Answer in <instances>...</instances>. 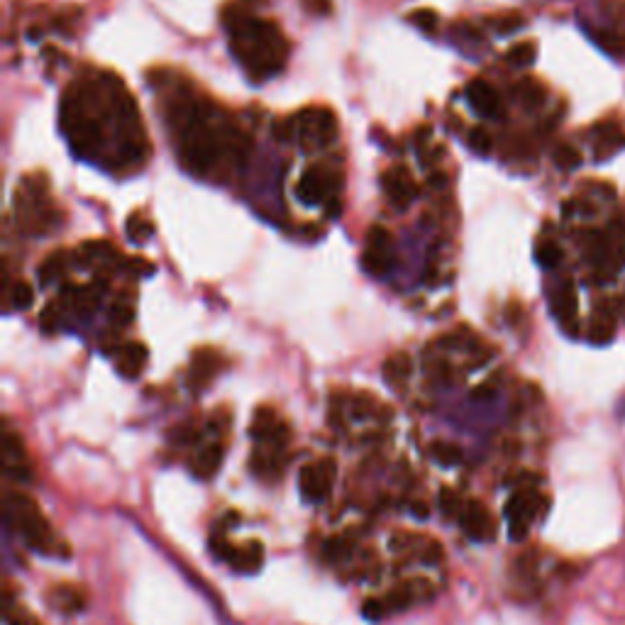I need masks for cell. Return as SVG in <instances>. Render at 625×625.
<instances>
[{
	"instance_id": "obj_1",
	"label": "cell",
	"mask_w": 625,
	"mask_h": 625,
	"mask_svg": "<svg viewBox=\"0 0 625 625\" xmlns=\"http://www.w3.org/2000/svg\"><path fill=\"white\" fill-rule=\"evenodd\" d=\"M223 25L228 28L232 57L247 69L255 81L274 77L284 69L288 59V39L279 28V22L269 18H256L249 0H237L223 5Z\"/></svg>"
},
{
	"instance_id": "obj_2",
	"label": "cell",
	"mask_w": 625,
	"mask_h": 625,
	"mask_svg": "<svg viewBox=\"0 0 625 625\" xmlns=\"http://www.w3.org/2000/svg\"><path fill=\"white\" fill-rule=\"evenodd\" d=\"M3 513H5V523L18 532L29 549L49 555V557H59V555L67 557L69 555L67 545L54 535L52 525L45 518V513L39 511L35 499H29L28 493L5 491V496H3Z\"/></svg>"
},
{
	"instance_id": "obj_3",
	"label": "cell",
	"mask_w": 625,
	"mask_h": 625,
	"mask_svg": "<svg viewBox=\"0 0 625 625\" xmlns=\"http://www.w3.org/2000/svg\"><path fill=\"white\" fill-rule=\"evenodd\" d=\"M548 506L549 499L548 493L538 486V476L535 474H523L515 491H513L511 499L506 501V508H503V515L508 521L511 540H525L532 523L540 521L542 515L548 513Z\"/></svg>"
},
{
	"instance_id": "obj_4",
	"label": "cell",
	"mask_w": 625,
	"mask_h": 625,
	"mask_svg": "<svg viewBox=\"0 0 625 625\" xmlns=\"http://www.w3.org/2000/svg\"><path fill=\"white\" fill-rule=\"evenodd\" d=\"M296 137L311 147H325L337 140V115L330 105H308L294 118Z\"/></svg>"
},
{
	"instance_id": "obj_5",
	"label": "cell",
	"mask_w": 625,
	"mask_h": 625,
	"mask_svg": "<svg viewBox=\"0 0 625 625\" xmlns=\"http://www.w3.org/2000/svg\"><path fill=\"white\" fill-rule=\"evenodd\" d=\"M249 435L259 445L284 450L286 442L291 440V427H288L284 418L276 413L274 408L262 406L255 410L252 426H249Z\"/></svg>"
},
{
	"instance_id": "obj_6",
	"label": "cell",
	"mask_w": 625,
	"mask_h": 625,
	"mask_svg": "<svg viewBox=\"0 0 625 625\" xmlns=\"http://www.w3.org/2000/svg\"><path fill=\"white\" fill-rule=\"evenodd\" d=\"M332 483H335V462L332 459H318L312 465H305L298 474V489L308 503L325 501Z\"/></svg>"
},
{
	"instance_id": "obj_7",
	"label": "cell",
	"mask_w": 625,
	"mask_h": 625,
	"mask_svg": "<svg viewBox=\"0 0 625 625\" xmlns=\"http://www.w3.org/2000/svg\"><path fill=\"white\" fill-rule=\"evenodd\" d=\"M335 183H340V176H335L322 164H312V166H308L304 171V176L298 179L296 196L304 200V203H308V206H318L322 200H330L332 191L337 189Z\"/></svg>"
},
{
	"instance_id": "obj_8",
	"label": "cell",
	"mask_w": 625,
	"mask_h": 625,
	"mask_svg": "<svg viewBox=\"0 0 625 625\" xmlns=\"http://www.w3.org/2000/svg\"><path fill=\"white\" fill-rule=\"evenodd\" d=\"M457 521H459V528H462V532H465L469 540L489 542L496 538V521H493L489 508L482 501H476V499L465 501L462 511L457 515Z\"/></svg>"
},
{
	"instance_id": "obj_9",
	"label": "cell",
	"mask_w": 625,
	"mask_h": 625,
	"mask_svg": "<svg viewBox=\"0 0 625 625\" xmlns=\"http://www.w3.org/2000/svg\"><path fill=\"white\" fill-rule=\"evenodd\" d=\"M223 369H225V357L218 350L199 347V350L193 352V357H191L186 381H189V386L193 391H203Z\"/></svg>"
},
{
	"instance_id": "obj_10",
	"label": "cell",
	"mask_w": 625,
	"mask_h": 625,
	"mask_svg": "<svg viewBox=\"0 0 625 625\" xmlns=\"http://www.w3.org/2000/svg\"><path fill=\"white\" fill-rule=\"evenodd\" d=\"M577 304V286H574V281H572L569 276L559 279V284L555 286V291H552V312L557 315L562 328H564V332H569V335H577L579 332Z\"/></svg>"
},
{
	"instance_id": "obj_11",
	"label": "cell",
	"mask_w": 625,
	"mask_h": 625,
	"mask_svg": "<svg viewBox=\"0 0 625 625\" xmlns=\"http://www.w3.org/2000/svg\"><path fill=\"white\" fill-rule=\"evenodd\" d=\"M3 472L8 474L12 482H32V467H29L25 445L12 430H5V435H3Z\"/></svg>"
},
{
	"instance_id": "obj_12",
	"label": "cell",
	"mask_w": 625,
	"mask_h": 625,
	"mask_svg": "<svg viewBox=\"0 0 625 625\" xmlns=\"http://www.w3.org/2000/svg\"><path fill=\"white\" fill-rule=\"evenodd\" d=\"M467 98L474 110L483 118H503L501 95L486 78H472L467 85Z\"/></svg>"
},
{
	"instance_id": "obj_13",
	"label": "cell",
	"mask_w": 625,
	"mask_h": 625,
	"mask_svg": "<svg viewBox=\"0 0 625 625\" xmlns=\"http://www.w3.org/2000/svg\"><path fill=\"white\" fill-rule=\"evenodd\" d=\"M381 183H384V191L389 193V199L394 200V206L398 210L406 208L408 203L418 196L416 179L410 176V171L406 166H394V169L386 171L381 176Z\"/></svg>"
},
{
	"instance_id": "obj_14",
	"label": "cell",
	"mask_w": 625,
	"mask_h": 625,
	"mask_svg": "<svg viewBox=\"0 0 625 625\" xmlns=\"http://www.w3.org/2000/svg\"><path fill=\"white\" fill-rule=\"evenodd\" d=\"M150 361V350L147 345L140 340L125 342L120 352H118V371L123 374L125 379H137Z\"/></svg>"
},
{
	"instance_id": "obj_15",
	"label": "cell",
	"mask_w": 625,
	"mask_h": 625,
	"mask_svg": "<svg viewBox=\"0 0 625 625\" xmlns=\"http://www.w3.org/2000/svg\"><path fill=\"white\" fill-rule=\"evenodd\" d=\"M228 564L239 574H256L259 569L264 567V545L259 540H247L242 545H235Z\"/></svg>"
},
{
	"instance_id": "obj_16",
	"label": "cell",
	"mask_w": 625,
	"mask_h": 625,
	"mask_svg": "<svg viewBox=\"0 0 625 625\" xmlns=\"http://www.w3.org/2000/svg\"><path fill=\"white\" fill-rule=\"evenodd\" d=\"M223 457H225V447H223V442H208V445H203L196 452V455L191 457V474L196 476V479H213L215 474H218L220 465H223Z\"/></svg>"
},
{
	"instance_id": "obj_17",
	"label": "cell",
	"mask_w": 625,
	"mask_h": 625,
	"mask_svg": "<svg viewBox=\"0 0 625 625\" xmlns=\"http://www.w3.org/2000/svg\"><path fill=\"white\" fill-rule=\"evenodd\" d=\"M249 467H252V474H256L259 479L274 482V479H279V476L284 474V450L262 445V450H256L255 455H252V459H249Z\"/></svg>"
},
{
	"instance_id": "obj_18",
	"label": "cell",
	"mask_w": 625,
	"mask_h": 625,
	"mask_svg": "<svg viewBox=\"0 0 625 625\" xmlns=\"http://www.w3.org/2000/svg\"><path fill=\"white\" fill-rule=\"evenodd\" d=\"M616 335V312L611 311L608 301H601V305L594 308V318L588 322L587 337L594 345H608Z\"/></svg>"
},
{
	"instance_id": "obj_19",
	"label": "cell",
	"mask_w": 625,
	"mask_h": 625,
	"mask_svg": "<svg viewBox=\"0 0 625 625\" xmlns=\"http://www.w3.org/2000/svg\"><path fill=\"white\" fill-rule=\"evenodd\" d=\"M49 606L54 611H61V613H77V611H84L85 608V597L84 591L78 587H71V584H61V587H54L49 591Z\"/></svg>"
},
{
	"instance_id": "obj_20",
	"label": "cell",
	"mask_w": 625,
	"mask_h": 625,
	"mask_svg": "<svg viewBox=\"0 0 625 625\" xmlns=\"http://www.w3.org/2000/svg\"><path fill=\"white\" fill-rule=\"evenodd\" d=\"M347 406H350L352 418H379V420H386L389 416H394V410L381 406L379 398L369 396V394H354V396L347 398Z\"/></svg>"
},
{
	"instance_id": "obj_21",
	"label": "cell",
	"mask_w": 625,
	"mask_h": 625,
	"mask_svg": "<svg viewBox=\"0 0 625 625\" xmlns=\"http://www.w3.org/2000/svg\"><path fill=\"white\" fill-rule=\"evenodd\" d=\"M384 379L394 386H403V381L413 374V360L408 352H394L389 360L384 361Z\"/></svg>"
},
{
	"instance_id": "obj_22",
	"label": "cell",
	"mask_w": 625,
	"mask_h": 625,
	"mask_svg": "<svg viewBox=\"0 0 625 625\" xmlns=\"http://www.w3.org/2000/svg\"><path fill=\"white\" fill-rule=\"evenodd\" d=\"M67 262H69V255L64 252V249H54V252H49L45 259H42V264L37 266V276L42 284H52V281H57L59 276L67 272Z\"/></svg>"
},
{
	"instance_id": "obj_23",
	"label": "cell",
	"mask_w": 625,
	"mask_h": 625,
	"mask_svg": "<svg viewBox=\"0 0 625 625\" xmlns=\"http://www.w3.org/2000/svg\"><path fill=\"white\" fill-rule=\"evenodd\" d=\"M115 249L108 239H88L84 245L77 247L74 252V262L81 266H88L95 259H105V256H113Z\"/></svg>"
},
{
	"instance_id": "obj_24",
	"label": "cell",
	"mask_w": 625,
	"mask_h": 625,
	"mask_svg": "<svg viewBox=\"0 0 625 625\" xmlns=\"http://www.w3.org/2000/svg\"><path fill=\"white\" fill-rule=\"evenodd\" d=\"M515 95H518V101H521L525 110H538L545 103V98H548L545 88L538 81H532V78L521 81V84L515 85Z\"/></svg>"
},
{
	"instance_id": "obj_25",
	"label": "cell",
	"mask_w": 625,
	"mask_h": 625,
	"mask_svg": "<svg viewBox=\"0 0 625 625\" xmlns=\"http://www.w3.org/2000/svg\"><path fill=\"white\" fill-rule=\"evenodd\" d=\"M430 455H433V459H435L437 465L442 467H457L462 465V459H465L462 450H459L455 442H447V440H435V442L430 445Z\"/></svg>"
},
{
	"instance_id": "obj_26",
	"label": "cell",
	"mask_w": 625,
	"mask_h": 625,
	"mask_svg": "<svg viewBox=\"0 0 625 625\" xmlns=\"http://www.w3.org/2000/svg\"><path fill=\"white\" fill-rule=\"evenodd\" d=\"M125 232H127V237L133 239L134 245H142V242H147V239L154 235L152 220L147 218L144 213H140V210H137V213H133V215L127 218Z\"/></svg>"
},
{
	"instance_id": "obj_27",
	"label": "cell",
	"mask_w": 625,
	"mask_h": 625,
	"mask_svg": "<svg viewBox=\"0 0 625 625\" xmlns=\"http://www.w3.org/2000/svg\"><path fill=\"white\" fill-rule=\"evenodd\" d=\"M538 57V49H535V42H518L508 49L506 54V61L511 64L513 69H528Z\"/></svg>"
},
{
	"instance_id": "obj_28",
	"label": "cell",
	"mask_w": 625,
	"mask_h": 625,
	"mask_svg": "<svg viewBox=\"0 0 625 625\" xmlns=\"http://www.w3.org/2000/svg\"><path fill=\"white\" fill-rule=\"evenodd\" d=\"M361 264L364 269L374 276H384L389 274L391 266H394V259H391L389 252H379V249H367L361 255Z\"/></svg>"
},
{
	"instance_id": "obj_29",
	"label": "cell",
	"mask_w": 625,
	"mask_h": 625,
	"mask_svg": "<svg viewBox=\"0 0 625 625\" xmlns=\"http://www.w3.org/2000/svg\"><path fill=\"white\" fill-rule=\"evenodd\" d=\"M486 22L499 35H511V32H515V29H521L525 25V18H523L521 12H501V15H491Z\"/></svg>"
},
{
	"instance_id": "obj_30",
	"label": "cell",
	"mask_w": 625,
	"mask_h": 625,
	"mask_svg": "<svg viewBox=\"0 0 625 625\" xmlns=\"http://www.w3.org/2000/svg\"><path fill=\"white\" fill-rule=\"evenodd\" d=\"M552 159H555V164H557L559 169L564 171H574L581 166V152H579L577 147H572V144H557Z\"/></svg>"
},
{
	"instance_id": "obj_31",
	"label": "cell",
	"mask_w": 625,
	"mask_h": 625,
	"mask_svg": "<svg viewBox=\"0 0 625 625\" xmlns=\"http://www.w3.org/2000/svg\"><path fill=\"white\" fill-rule=\"evenodd\" d=\"M10 304L20 308V311H28L29 305L35 304V288H32V284L20 279V281L10 286Z\"/></svg>"
},
{
	"instance_id": "obj_32",
	"label": "cell",
	"mask_w": 625,
	"mask_h": 625,
	"mask_svg": "<svg viewBox=\"0 0 625 625\" xmlns=\"http://www.w3.org/2000/svg\"><path fill=\"white\" fill-rule=\"evenodd\" d=\"M437 503H440V511H442V515H447V518H457L459 511H462V506H465L462 496H459L455 489H450V486H445V489L440 491Z\"/></svg>"
},
{
	"instance_id": "obj_33",
	"label": "cell",
	"mask_w": 625,
	"mask_h": 625,
	"mask_svg": "<svg viewBox=\"0 0 625 625\" xmlns=\"http://www.w3.org/2000/svg\"><path fill=\"white\" fill-rule=\"evenodd\" d=\"M108 321H110V325H113L115 330L130 328L134 321V308L130 304H125V301H118V304L110 308V312H108Z\"/></svg>"
},
{
	"instance_id": "obj_34",
	"label": "cell",
	"mask_w": 625,
	"mask_h": 625,
	"mask_svg": "<svg viewBox=\"0 0 625 625\" xmlns=\"http://www.w3.org/2000/svg\"><path fill=\"white\" fill-rule=\"evenodd\" d=\"M408 20H410L418 29H423V32H435L440 15H437L433 8H418L408 15Z\"/></svg>"
},
{
	"instance_id": "obj_35",
	"label": "cell",
	"mask_w": 625,
	"mask_h": 625,
	"mask_svg": "<svg viewBox=\"0 0 625 625\" xmlns=\"http://www.w3.org/2000/svg\"><path fill=\"white\" fill-rule=\"evenodd\" d=\"M391 242H394V237H391V232L384 228V225H371V228L367 230V249L389 252Z\"/></svg>"
},
{
	"instance_id": "obj_36",
	"label": "cell",
	"mask_w": 625,
	"mask_h": 625,
	"mask_svg": "<svg viewBox=\"0 0 625 625\" xmlns=\"http://www.w3.org/2000/svg\"><path fill=\"white\" fill-rule=\"evenodd\" d=\"M535 256H538V262H540L545 269H555V266L562 262V249H559V245H555V242H540L538 245V249H535Z\"/></svg>"
},
{
	"instance_id": "obj_37",
	"label": "cell",
	"mask_w": 625,
	"mask_h": 625,
	"mask_svg": "<svg viewBox=\"0 0 625 625\" xmlns=\"http://www.w3.org/2000/svg\"><path fill=\"white\" fill-rule=\"evenodd\" d=\"M467 142H469V147H472L476 154H489L493 147V137L489 134V130L474 127L472 133H469V137H467Z\"/></svg>"
},
{
	"instance_id": "obj_38",
	"label": "cell",
	"mask_w": 625,
	"mask_h": 625,
	"mask_svg": "<svg viewBox=\"0 0 625 625\" xmlns=\"http://www.w3.org/2000/svg\"><path fill=\"white\" fill-rule=\"evenodd\" d=\"M127 264H125V269L130 272L133 276H150L154 274V264L150 262V259H144V256H130V259H125Z\"/></svg>"
},
{
	"instance_id": "obj_39",
	"label": "cell",
	"mask_w": 625,
	"mask_h": 625,
	"mask_svg": "<svg viewBox=\"0 0 625 625\" xmlns=\"http://www.w3.org/2000/svg\"><path fill=\"white\" fill-rule=\"evenodd\" d=\"M352 542L347 538H332V540L325 542V555L330 559H342L350 555Z\"/></svg>"
},
{
	"instance_id": "obj_40",
	"label": "cell",
	"mask_w": 625,
	"mask_h": 625,
	"mask_svg": "<svg viewBox=\"0 0 625 625\" xmlns=\"http://www.w3.org/2000/svg\"><path fill=\"white\" fill-rule=\"evenodd\" d=\"M361 613H364L367 621H381L389 611L384 606V598H367L364 606H361Z\"/></svg>"
},
{
	"instance_id": "obj_41",
	"label": "cell",
	"mask_w": 625,
	"mask_h": 625,
	"mask_svg": "<svg viewBox=\"0 0 625 625\" xmlns=\"http://www.w3.org/2000/svg\"><path fill=\"white\" fill-rule=\"evenodd\" d=\"M305 12L311 15H318V18H325L332 12V0H301Z\"/></svg>"
},
{
	"instance_id": "obj_42",
	"label": "cell",
	"mask_w": 625,
	"mask_h": 625,
	"mask_svg": "<svg viewBox=\"0 0 625 625\" xmlns=\"http://www.w3.org/2000/svg\"><path fill=\"white\" fill-rule=\"evenodd\" d=\"M59 301H54L52 305H47L45 308V312H42V328L47 332L54 330V322H59Z\"/></svg>"
},
{
	"instance_id": "obj_43",
	"label": "cell",
	"mask_w": 625,
	"mask_h": 625,
	"mask_svg": "<svg viewBox=\"0 0 625 625\" xmlns=\"http://www.w3.org/2000/svg\"><path fill=\"white\" fill-rule=\"evenodd\" d=\"M493 396H496V384L493 381H483L472 391L474 401H491Z\"/></svg>"
},
{
	"instance_id": "obj_44",
	"label": "cell",
	"mask_w": 625,
	"mask_h": 625,
	"mask_svg": "<svg viewBox=\"0 0 625 625\" xmlns=\"http://www.w3.org/2000/svg\"><path fill=\"white\" fill-rule=\"evenodd\" d=\"M423 559H426V562H440V559H442V549H440V545H437L435 540L426 542V548H423Z\"/></svg>"
},
{
	"instance_id": "obj_45",
	"label": "cell",
	"mask_w": 625,
	"mask_h": 625,
	"mask_svg": "<svg viewBox=\"0 0 625 625\" xmlns=\"http://www.w3.org/2000/svg\"><path fill=\"white\" fill-rule=\"evenodd\" d=\"M430 183H433L435 189H445L447 174H442V171H437V174H433V176H430Z\"/></svg>"
},
{
	"instance_id": "obj_46",
	"label": "cell",
	"mask_w": 625,
	"mask_h": 625,
	"mask_svg": "<svg viewBox=\"0 0 625 625\" xmlns=\"http://www.w3.org/2000/svg\"><path fill=\"white\" fill-rule=\"evenodd\" d=\"M618 225H621V256H623V262H625V215Z\"/></svg>"
},
{
	"instance_id": "obj_47",
	"label": "cell",
	"mask_w": 625,
	"mask_h": 625,
	"mask_svg": "<svg viewBox=\"0 0 625 625\" xmlns=\"http://www.w3.org/2000/svg\"><path fill=\"white\" fill-rule=\"evenodd\" d=\"M413 513H416V515H420V518H426V515H427L426 503H420V501L413 503Z\"/></svg>"
}]
</instances>
